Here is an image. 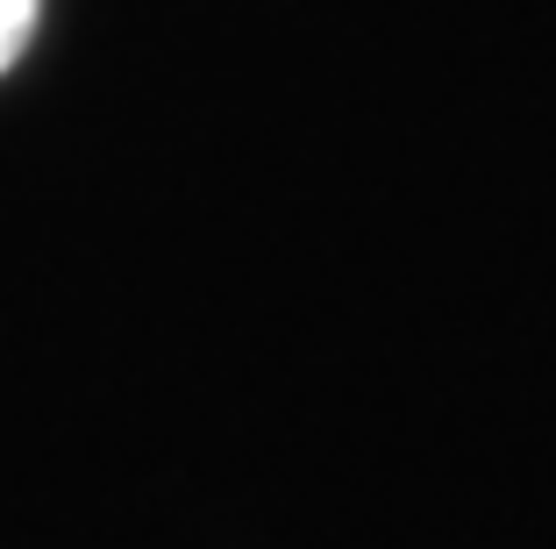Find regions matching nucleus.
<instances>
[{
  "label": "nucleus",
  "mask_w": 556,
  "mask_h": 549,
  "mask_svg": "<svg viewBox=\"0 0 556 549\" xmlns=\"http://www.w3.org/2000/svg\"><path fill=\"white\" fill-rule=\"evenodd\" d=\"M29 29H36V0H0V72L22 58Z\"/></svg>",
  "instance_id": "obj_1"
}]
</instances>
